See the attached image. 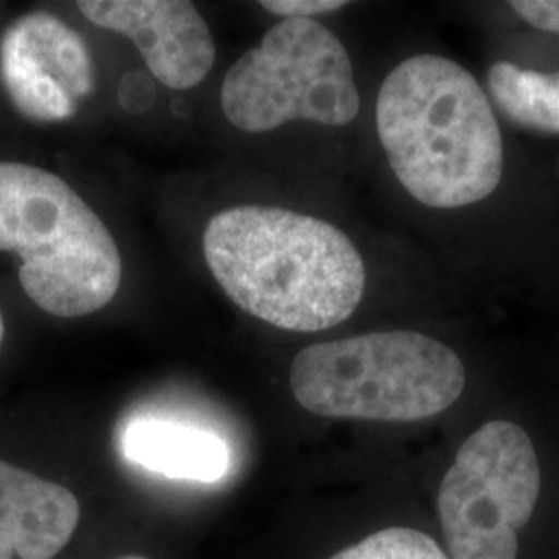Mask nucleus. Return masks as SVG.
Masks as SVG:
<instances>
[{
	"label": "nucleus",
	"mask_w": 559,
	"mask_h": 559,
	"mask_svg": "<svg viewBox=\"0 0 559 559\" xmlns=\"http://www.w3.org/2000/svg\"><path fill=\"white\" fill-rule=\"evenodd\" d=\"M203 253L224 295L280 330L334 328L362 299L357 247L330 222L284 207L224 210L205 226Z\"/></svg>",
	"instance_id": "nucleus-1"
},
{
	"label": "nucleus",
	"mask_w": 559,
	"mask_h": 559,
	"mask_svg": "<svg viewBox=\"0 0 559 559\" xmlns=\"http://www.w3.org/2000/svg\"><path fill=\"white\" fill-rule=\"evenodd\" d=\"M378 135L400 185L423 205L464 207L489 198L503 175L493 106L454 60H402L381 83Z\"/></svg>",
	"instance_id": "nucleus-2"
},
{
	"label": "nucleus",
	"mask_w": 559,
	"mask_h": 559,
	"mask_svg": "<svg viewBox=\"0 0 559 559\" xmlns=\"http://www.w3.org/2000/svg\"><path fill=\"white\" fill-rule=\"evenodd\" d=\"M0 251L21 261L25 295L55 318L100 311L119 293V247L59 175L0 162Z\"/></svg>",
	"instance_id": "nucleus-3"
},
{
	"label": "nucleus",
	"mask_w": 559,
	"mask_h": 559,
	"mask_svg": "<svg viewBox=\"0 0 559 559\" xmlns=\"http://www.w3.org/2000/svg\"><path fill=\"white\" fill-rule=\"evenodd\" d=\"M464 383L459 355L417 332H376L311 344L290 367L297 402L330 419H431L460 399Z\"/></svg>",
	"instance_id": "nucleus-4"
},
{
	"label": "nucleus",
	"mask_w": 559,
	"mask_h": 559,
	"mask_svg": "<svg viewBox=\"0 0 559 559\" xmlns=\"http://www.w3.org/2000/svg\"><path fill=\"white\" fill-rule=\"evenodd\" d=\"M222 110L245 133L290 120L344 127L357 119L359 90L344 44L318 21L284 20L242 55L222 83Z\"/></svg>",
	"instance_id": "nucleus-5"
},
{
	"label": "nucleus",
	"mask_w": 559,
	"mask_h": 559,
	"mask_svg": "<svg viewBox=\"0 0 559 559\" xmlns=\"http://www.w3.org/2000/svg\"><path fill=\"white\" fill-rule=\"evenodd\" d=\"M540 468L526 431L489 420L462 443L441 480V533L452 559H516L539 500Z\"/></svg>",
	"instance_id": "nucleus-6"
},
{
	"label": "nucleus",
	"mask_w": 559,
	"mask_h": 559,
	"mask_svg": "<svg viewBox=\"0 0 559 559\" xmlns=\"http://www.w3.org/2000/svg\"><path fill=\"white\" fill-rule=\"evenodd\" d=\"M0 75L13 106L36 122L73 117L94 90V62L85 41L48 11L25 13L7 27Z\"/></svg>",
	"instance_id": "nucleus-7"
},
{
	"label": "nucleus",
	"mask_w": 559,
	"mask_h": 559,
	"mask_svg": "<svg viewBox=\"0 0 559 559\" xmlns=\"http://www.w3.org/2000/svg\"><path fill=\"white\" fill-rule=\"evenodd\" d=\"M81 15L138 46L156 80L191 90L216 60V41L193 2L185 0H80Z\"/></svg>",
	"instance_id": "nucleus-8"
},
{
	"label": "nucleus",
	"mask_w": 559,
	"mask_h": 559,
	"mask_svg": "<svg viewBox=\"0 0 559 559\" xmlns=\"http://www.w3.org/2000/svg\"><path fill=\"white\" fill-rule=\"evenodd\" d=\"M78 522L73 491L0 460V559L57 558Z\"/></svg>",
	"instance_id": "nucleus-9"
},
{
	"label": "nucleus",
	"mask_w": 559,
	"mask_h": 559,
	"mask_svg": "<svg viewBox=\"0 0 559 559\" xmlns=\"http://www.w3.org/2000/svg\"><path fill=\"white\" fill-rule=\"evenodd\" d=\"M124 459L168 479L218 483L230 466L228 445L212 431L173 420H133L122 433Z\"/></svg>",
	"instance_id": "nucleus-10"
},
{
	"label": "nucleus",
	"mask_w": 559,
	"mask_h": 559,
	"mask_svg": "<svg viewBox=\"0 0 559 559\" xmlns=\"http://www.w3.org/2000/svg\"><path fill=\"white\" fill-rule=\"evenodd\" d=\"M487 83L508 119L543 133H559V73H537L500 60L489 69Z\"/></svg>",
	"instance_id": "nucleus-11"
},
{
	"label": "nucleus",
	"mask_w": 559,
	"mask_h": 559,
	"mask_svg": "<svg viewBox=\"0 0 559 559\" xmlns=\"http://www.w3.org/2000/svg\"><path fill=\"white\" fill-rule=\"evenodd\" d=\"M332 559H450L431 537L415 528L392 526L340 551Z\"/></svg>",
	"instance_id": "nucleus-12"
},
{
	"label": "nucleus",
	"mask_w": 559,
	"mask_h": 559,
	"mask_svg": "<svg viewBox=\"0 0 559 559\" xmlns=\"http://www.w3.org/2000/svg\"><path fill=\"white\" fill-rule=\"evenodd\" d=\"M260 7L284 20H311L323 13H334L346 2L342 0H261Z\"/></svg>",
	"instance_id": "nucleus-13"
},
{
	"label": "nucleus",
	"mask_w": 559,
	"mask_h": 559,
	"mask_svg": "<svg viewBox=\"0 0 559 559\" xmlns=\"http://www.w3.org/2000/svg\"><path fill=\"white\" fill-rule=\"evenodd\" d=\"M512 9L533 27L559 34V0H514Z\"/></svg>",
	"instance_id": "nucleus-14"
},
{
	"label": "nucleus",
	"mask_w": 559,
	"mask_h": 559,
	"mask_svg": "<svg viewBox=\"0 0 559 559\" xmlns=\"http://www.w3.org/2000/svg\"><path fill=\"white\" fill-rule=\"evenodd\" d=\"M2 340H4V320H2V313H0V348H2Z\"/></svg>",
	"instance_id": "nucleus-15"
},
{
	"label": "nucleus",
	"mask_w": 559,
	"mask_h": 559,
	"mask_svg": "<svg viewBox=\"0 0 559 559\" xmlns=\"http://www.w3.org/2000/svg\"><path fill=\"white\" fill-rule=\"evenodd\" d=\"M119 559H145V558H140V556H127V558H119Z\"/></svg>",
	"instance_id": "nucleus-16"
}]
</instances>
